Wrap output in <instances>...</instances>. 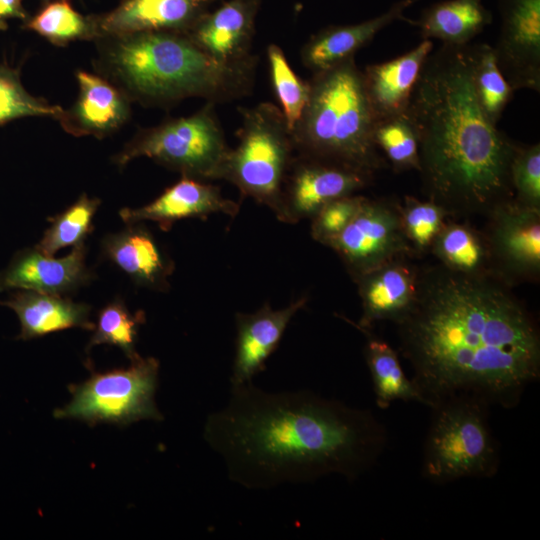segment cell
<instances>
[{
  "mask_svg": "<svg viewBox=\"0 0 540 540\" xmlns=\"http://www.w3.org/2000/svg\"><path fill=\"white\" fill-rule=\"evenodd\" d=\"M395 325L428 407L470 395L512 408L540 378L536 319L498 275L419 269L416 301Z\"/></svg>",
  "mask_w": 540,
  "mask_h": 540,
  "instance_id": "1",
  "label": "cell"
},
{
  "mask_svg": "<svg viewBox=\"0 0 540 540\" xmlns=\"http://www.w3.org/2000/svg\"><path fill=\"white\" fill-rule=\"evenodd\" d=\"M204 438L231 481L262 490L333 474L356 480L388 444L385 425L369 409L310 390L269 392L252 382L231 385L227 404L207 417Z\"/></svg>",
  "mask_w": 540,
  "mask_h": 540,
  "instance_id": "2",
  "label": "cell"
},
{
  "mask_svg": "<svg viewBox=\"0 0 540 540\" xmlns=\"http://www.w3.org/2000/svg\"><path fill=\"white\" fill-rule=\"evenodd\" d=\"M470 43L427 57L407 113L419 140L423 191L451 215H488L513 199L514 142L482 113L472 85Z\"/></svg>",
  "mask_w": 540,
  "mask_h": 540,
  "instance_id": "3",
  "label": "cell"
},
{
  "mask_svg": "<svg viewBox=\"0 0 540 540\" xmlns=\"http://www.w3.org/2000/svg\"><path fill=\"white\" fill-rule=\"evenodd\" d=\"M98 67L130 100L167 106L187 98L215 105L253 93L259 57L223 63L186 33L139 32L101 37Z\"/></svg>",
  "mask_w": 540,
  "mask_h": 540,
  "instance_id": "4",
  "label": "cell"
},
{
  "mask_svg": "<svg viewBox=\"0 0 540 540\" xmlns=\"http://www.w3.org/2000/svg\"><path fill=\"white\" fill-rule=\"evenodd\" d=\"M306 106L291 134L296 154L374 177L389 164L374 142L375 116L355 57L312 74Z\"/></svg>",
  "mask_w": 540,
  "mask_h": 540,
  "instance_id": "5",
  "label": "cell"
},
{
  "mask_svg": "<svg viewBox=\"0 0 540 540\" xmlns=\"http://www.w3.org/2000/svg\"><path fill=\"white\" fill-rule=\"evenodd\" d=\"M489 404L470 395L442 399L431 407L422 455L423 476L437 484L490 478L500 466V448L489 423Z\"/></svg>",
  "mask_w": 540,
  "mask_h": 540,
  "instance_id": "6",
  "label": "cell"
},
{
  "mask_svg": "<svg viewBox=\"0 0 540 540\" xmlns=\"http://www.w3.org/2000/svg\"><path fill=\"white\" fill-rule=\"evenodd\" d=\"M239 112L238 142L227 154L220 179L276 214L296 156L291 131L280 107L271 102L240 108Z\"/></svg>",
  "mask_w": 540,
  "mask_h": 540,
  "instance_id": "7",
  "label": "cell"
},
{
  "mask_svg": "<svg viewBox=\"0 0 540 540\" xmlns=\"http://www.w3.org/2000/svg\"><path fill=\"white\" fill-rule=\"evenodd\" d=\"M215 106L206 102L189 116L141 129L115 156V163L124 167L135 158L147 157L182 176L220 179L230 148Z\"/></svg>",
  "mask_w": 540,
  "mask_h": 540,
  "instance_id": "8",
  "label": "cell"
},
{
  "mask_svg": "<svg viewBox=\"0 0 540 540\" xmlns=\"http://www.w3.org/2000/svg\"><path fill=\"white\" fill-rule=\"evenodd\" d=\"M158 371L157 359L138 356L127 369L93 372L84 383L69 387L72 400L56 410L54 416L79 419L90 425L162 420L154 400Z\"/></svg>",
  "mask_w": 540,
  "mask_h": 540,
  "instance_id": "9",
  "label": "cell"
},
{
  "mask_svg": "<svg viewBox=\"0 0 540 540\" xmlns=\"http://www.w3.org/2000/svg\"><path fill=\"white\" fill-rule=\"evenodd\" d=\"M329 247L353 280L398 257L414 255L402 229L398 204L367 197Z\"/></svg>",
  "mask_w": 540,
  "mask_h": 540,
  "instance_id": "10",
  "label": "cell"
},
{
  "mask_svg": "<svg viewBox=\"0 0 540 540\" xmlns=\"http://www.w3.org/2000/svg\"><path fill=\"white\" fill-rule=\"evenodd\" d=\"M487 216L485 236L495 273L512 286L536 282L540 275V209L511 199Z\"/></svg>",
  "mask_w": 540,
  "mask_h": 540,
  "instance_id": "11",
  "label": "cell"
},
{
  "mask_svg": "<svg viewBox=\"0 0 540 540\" xmlns=\"http://www.w3.org/2000/svg\"><path fill=\"white\" fill-rule=\"evenodd\" d=\"M372 180V176L354 169L296 154L276 216L286 223L311 219L330 201L352 195Z\"/></svg>",
  "mask_w": 540,
  "mask_h": 540,
  "instance_id": "12",
  "label": "cell"
},
{
  "mask_svg": "<svg viewBox=\"0 0 540 540\" xmlns=\"http://www.w3.org/2000/svg\"><path fill=\"white\" fill-rule=\"evenodd\" d=\"M497 64L514 91L540 92V0H498Z\"/></svg>",
  "mask_w": 540,
  "mask_h": 540,
  "instance_id": "13",
  "label": "cell"
},
{
  "mask_svg": "<svg viewBox=\"0 0 540 540\" xmlns=\"http://www.w3.org/2000/svg\"><path fill=\"white\" fill-rule=\"evenodd\" d=\"M91 278L85 241L74 245L62 258L43 254L35 247L25 248L0 271V291L30 290L64 296L88 284Z\"/></svg>",
  "mask_w": 540,
  "mask_h": 540,
  "instance_id": "14",
  "label": "cell"
},
{
  "mask_svg": "<svg viewBox=\"0 0 540 540\" xmlns=\"http://www.w3.org/2000/svg\"><path fill=\"white\" fill-rule=\"evenodd\" d=\"M410 256L398 257L354 280L361 298L359 330L380 321L400 322L412 309L418 293L419 269Z\"/></svg>",
  "mask_w": 540,
  "mask_h": 540,
  "instance_id": "15",
  "label": "cell"
},
{
  "mask_svg": "<svg viewBox=\"0 0 540 540\" xmlns=\"http://www.w3.org/2000/svg\"><path fill=\"white\" fill-rule=\"evenodd\" d=\"M75 103L58 118L74 136L106 137L120 129L131 115L130 98L105 77L78 71Z\"/></svg>",
  "mask_w": 540,
  "mask_h": 540,
  "instance_id": "16",
  "label": "cell"
},
{
  "mask_svg": "<svg viewBox=\"0 0 540 540\" xmlns=\"http://www.w3.org/2000/svg\"><path fill=\"white\" fill-rule=\"evenodd\" d=\"M238 211L239 205L223 197L219 187L182 176L151 203L140 208H123L119 215L128 225L148 220L167 231L181 219H205L214 213L235 216Z\"/></svg>",
  "mask_w": 540,
  "mask_h": 540,
  "instance_id": "17",
  "label": "cell"
},
{
  "mask_svg": "<svg viewBox=\"0 0 540 540\" xmlns=\"http://www.w3.org/2000/svg\"><path fill=\"white\" fill-rule=\"evenodd\" d=\"M306 301L301 297L282 309H272L265 304L254 313L237 314L231 385L252 382L253 377L264 370L266 360L277 348L287 325Z\"/></svg>",
  "mask_w": 540,
  "mask_h": 540,
  "instance_id": "18",
  "label": "cell"
},
{
  "mask_svg": "<svg viewBox=\"0 0 540 540\" xmlns=\"http://www.w3.org/2000/svg\"><path fill=\"white\" fill-rule=\"evenodd\" d=\"M256 10V0H230L212 13H205L186 34L219 62H243L254 55Z\"/></svg>",
  "mask_w": 540,
  "mask_h": 540,
  "instance_id": "19",
  "label": "cell"
},
{
  "mask_svg": "<svg viewBox=\"0 0 540 540\" xmlns=\"http://www.w3.org/2000/svg\"><path fill=\"white\" fill-rule=\"evenodd\" d=\"M420 0H399L388 10L356 24L332 25L313 34L300 50L302 65L314 73L325 71L368 45L385 27L395 21H405V11Z\"/></svg>",
  "mask_w": 540,
  "mask_h": 540,
  "instance_id": "20",
  "label": "cell"
},
{
  "mask_svg": "<svg viewBox=\"0 0 540 540\" xmlns=\"http://www.w3.org/2000/svg\"><path fill=\"white\" fill-rule=\"evenodd\" d=\"M433 47L432 40L423 39L403 55L367 65L362 70L365 94L376 121L406 113L413 89Z\"/></svg>",
  "mask_w": 540,
  "mask_h": 540,
  "instance_id": "21",
  "label": "cell"
},
{
  "mask_svg": "<svg viewBox=\"0 0 540 540\" xmlns=\"http://www.w3.org/2000/svg\"><path fill=\"white\" fill-rule=\"evenodd\" d=\"M210 0H125L95 21L97 38L139 32L187 33Z\"/></svg>",
  "mask_w": 540,
  "mask_h": 540,
  "instance_id": "22",
  "label": "cell"
},
{
  "mask_svg": "<svg viewBox=\"0 0 540 540\" xmlns=\"http://www.w3.org/2000/svg\"><path fill=\"white\" fill-rule=\"evenodd\" d=\"M103 255L143 287L165 291L173 263L163 254L151 233L136 224L102 240Z\"/></svg>",
  "mask_w": 540,
  "mask_h": 540,
  "instance_id": "23",
  "label": "cell"
},
{
  "mask_svg": "<svg viewBox=\"0 0 540 540\" xmlns=\"http://www.w3.org/2000/svg\"><path fill=\"white\" fill-rule=\"evenodd\" d=\"M0 304L12 309L20 322L18 339L30 340L53 332L82 328L93 330L91 307L62 295L18 290Z\"/></svg>",
  "mask_w": 540,
  "mask_h": 540,
  "instance_id": "24",
  "label": "cell"
},
{
  "mask_svg": "<svg viewBox=\"0 0 540 540\" xmlns=\"http://www.w3.org/2000/svg\"><path fill=\"white\" fill-rule=\"evenodd\" d=\"M493 21L482 0H444L425 8L417 20L406 23L419 29L423 39L442 44H469Z\"/></svg>",
  "mask_w": 540,
  "mask_h": 540,
  "instance_id": "25",
  "label": "cell"
},
{
  "mask_svg": "<svg viewBox=\"0 0 540 540\" xmlns=\"http://www.w3.org/2000/svg\"><path fill=\"white\" fill-rule=\"evenodd\" d=\"M430 253L446 269L469 276L495 274L485 233L468 223L447 221Z\"/></svg>",
  "mask_w": 540,
  "mask_h": 540,
  "instance_id": "26",
  "label": "cell"
},
{
  "mask_svg": "<svg viewBox=\"0 0 540 540\" xmlns=\"http://www.w3.org/2000/svg\"><path fill=\"white\" fill-rule=\"evenodd\" d=\"M365 360L371 375L375 402L387 409L395 401H414L423 404L421 393L405 375L397 352L385 341L373 337L367 330Z\"/></svg>",
  "mask_w": 540,
  "mask_h": 540,
  "instance_id": "27",
  "label": "cell"
},
{
  "mask_svg": "<svg viewBox=\"0 0 540 540\" xmlns=\"http://www.w3.org/2000/svg\"><path fill=\"white\" fill-rule=\"evenodd\" d=\"M470 52L476 100L487 120L497 126L515 91L499 69L493 46L470 43Z\"/></svg>",
  "mask_w": 540,
  "mask_h": 540,
  "instance_id": "28",
  "label": "cell"
},
{
  "mask_svg": "<svg viewBox=\"0 0 540 540\" xmlns=\"http://www.w3.org/2000/svg\"><path fill=\"white\" fill-rule=\"evenodd\" d=\"M101 201L83 193L65 211L51 218V224L35 246L43 254L54 256L59 250L85 241L93 231V219Z\"/></svg>",
  "mask_w": 540,
  "mask_h": 540,
  "instance_id": "29",
  "label": "cell"
},
{
  "mask_svg": "<svg viewBox=\"0 0 540 540\" xmlns=\"http://www.w3.org/2000/svg\"><path fill=\"white\" fill-rule=\"evenodd\" d=\"M373 137L376 146L395 172L419 171L418 134L407 111L377 120Z\"/></svg>",
  "mask_w": 540,
  "mask_h": 540,
  "instance_id": "30",
  "label": "cell"
},
{
  "mask_svg": "<svg viewBox=\"0 0 540 540\" xmlns=\"http://www.w3.org/2000/svg\"><path fill=\"white\" fill-rule=\"evenodd\" d=\"M24 28L58 46L98 37L95 21L86 19L64 1L46 5L25 21Z\"/></svg>",
  "mask_w": 540,
  "mask_h": 540,
  "instance_id": "31",
  "label": "cell"
},
{
  "mask_svg": "<svg viewBox=\"0 0 540 540\" xmlns=\"http://www.w3.org/2000/svg\"><path fill=\"white\" fill-rule=\"evenodd\" d=\"M144 322L143 311L132 314L125 303L116 298L99 312L86 351L95 345H113L120 348L130 361L134 360L139 356L135 350L138 329Z\"/></svg>",
  "mask_w": 540,
  "mask_h": 540,
  "instance_id": "32",
  "label": "cell"
},
{
  "mask_svg": "<svg viewBox=\"0 0 540 540\" xmlns=\"http://www.w3.org/2000/svg\"><path fill=\"white\" fill-rule=\"evenodd\" d=\"M266 56L271 85L291 131L306 106L309 83L294 72L279 45L268 44Z\"/></svg>",
  "mask_w": 540,
  "mask_h": 540,
  "instance_id": "33",
  "label": "cell"
},
{
  "mask_svg": "<svg viewBox=\"0 0 540 540\" xmlns=\"http://www.w3.org/2000/svg\"><path fill=\"white\" fill-rule=\"evenodd\" d=\"M398 208L402 229L413 254L430 252L450 212L430 199L421 201L413 196H405Z\"/></svg>",
  "mask_w": 540,
  "mask_h": 540,
  "instance_id": "34",
  "label": "cell"
},
{
  "mask_svg": "<svg viewBox=\"0 0 540 540\" xmlns=\"http://www.w3.org/2000/svg\"><path fill=\"white\" fill-rule=\"evenodd\" d=\"M63 108L31 95L23 86L19 71L0 64V125L24 117H52L58 120Z\"/></svg>",
  "mask_w": 540,
  "mask_h": 540,
  "instance_id": "35",
  "label": "cell"
},
{
  "mask_svg": "<svg viewBox=\"0 0 540 540\" xmlns=\"http://www.w3.org/2000/svg\"><path fill=\"white\" fill-rule=\"evenodd\" d=\"M513 199L540 209V144L518 143L510 166Z\"/></svg>",
  "mask_w": 540,
  "mask_h": 540,
  "instance_id": "36",
  "label": "cell"
},
{
  "mask_svg": "<svg viewBox=\"0 0 540 540\" xmlns=\"http://www.w3.org/2000/svg\"><path fill=\"white\" fill-rule=\"evenodd\" d=\"M364 198V196L352 194L324 205L311 218L312 238L329 247L354 218Z\"/></svg>",
  "mask_w": 540,
  "mask_h": 540,
  "instance_id": "37",
  "label": "cell"
},
{
  "mask_svg": "<svg viewBox=\"0 0 540 540\" xmlns=\"http://www.w3.org/2000/svg\"><path fill=\"white\" fill-rule=\"evenodd\" d=\"M10 19H28L21 0H0V30L7 29Z\"/></svg>",
  "mask_w": 540,
  "mask_h": 540,
  "instance_id": "38",
  "label": "cell"
}]
</instances>
